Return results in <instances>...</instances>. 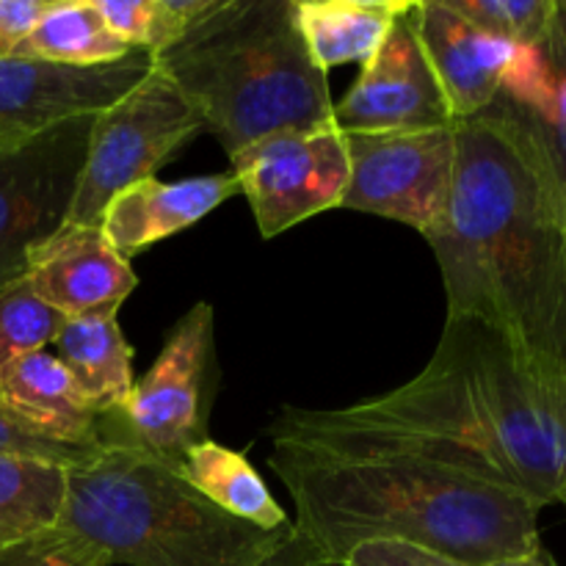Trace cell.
Here are the masks:
<instances>
[{"instance_id":"8992f818","label":"cell","mask_w":566,"mask_h":566,"mask_svg":"<svg viewBox=\"0 0 566 566\" xmlns=\"http://www.w3.org/2000/svg\"><path fill=\"white\" fill-rule=\"evenodd\" d=\"M219 392L216 310L197 302L166 332L153 368L119 409L99 415V446H127L177 468L188 448L210 440Z\"/></svg>"},{"instance_id":"44dd1931","label":"cell","mask_w":566,"mask_h":566,"mask_svg":"<svg viewBox=\"0 0 566 566\" xmlns=\"http://www.w3.org/2000/svg\"><path fill=\"white\" fill-rule=\"evenodd\" d=\"M66 470L36 459L0 457V553L59 525Z\"/></svg>"},{"instance_id":"4dcf8cb0","label":"cell","mask_w":566,"mask_h":566,"mask_svg":"<svg viewBox=\"0 0 566 566\" xmlns=\"http://www.w3.org/2000/svg\"><path fill=\"white\" fill-rule=\"evenodd\" d=\"M553 31L558 33V39L566 44V0H558L556 14H553Z\"/></svg>"},{"instance_id":"9c48e42d","label":"cell","mask_w":566,"mask_h":566,"mask_svg":"<svg viewBox=\"0 0 566 566\" xmlns=\"http://www.w3.org/2000/svg\"><path fill=\"white\" fill-rule=\"evenodd\" d=\"M348 186L340 208L398 221L423 238L442 227L451 202L457 130L343 133Z\"/></svg>"},{"instance_id":"7402d4cb","label":"cell","mask_w":566,"mask_h":566,"mask_svg":"<svg viewBox=\"0 0 566 566\" xmlns=\"http://www.w3.org/2000/svg\"><path fill=\"white\" fill-rule=\"evenodd\" d=\"M64 315L42 302L25 280L0 291V370L31 352L53 346Z\"/></svg>"},{"instance_id":"484cf974","label":"cell","mask_w":566,"mask_h":566,"mask_svg":"<svg viewBox=\"0 0 566 566\" xmlns=\"http://www.w3.org/2000/svg\"><path fill=\"white\" fill-rule=\"evenodd\" d=\"M97 451H83V448L59 446V442L42 440L33 437L11 418L0 403V457H17V459H36V462L59 464V468L70 470L77 468L81 462L92 459Z\"/></svg>"},{"instance_id":"277c9868","label":"cell","mask_w":566,"mask_h":566,"mask_svg":"<svg viewBox=\"0 0 566 566\" xmlns=\"http://www.w3.org/2000/svg\"><path fill=\"white\" fill-rule=\"evenodd\" d=\"M224 153L260 138L335 125L329 77L313 64L293 0H219L155 55Z\"/></svg>"},{"instance_id":"7a4b0ae2","label":"cell","mask_w":566,"mask_h":566,"mask_svg":"<svg viewBox=\"0 0 566 566\" xmlns=\"http://www.w3.org/2000/svg\"><path fill=\"white\" fill-rule=\"evenodd\" d=\"M453 130L451 202L426 238L448 315L484 321L566 374V193L545 142L509 97Z\"/></svg>"},{"instance_id":"4316f807","label":"cell","mask_w":566,"mask_h":566,"mask_svg":"<svg viewBox=\"0 0 566 566\" xmlns=\"http://www.w3.org/2000/svg\"><path fill=\"white\" fill-rule=\"evenodd\" d=\"M340 566H468L442 553L426 547L403 545V542H365L354 547Z\"/></svg>"},{"instance_id":"5b68a950","label":"cell","mask_w":566,"mask_h":566,"mask_svg":"<svg viewBox=\"0 0 566 566\" xmlns=\"http://www.w3.org/2000/svg\"><path fill=\"white\" fill-rule=\"evenodd\" d=\"M59 528L114 566H260L293 534L221 512L171 464L127 446L66 470Z\"/></svg>"},{"instance_id":"603a6c76","label":"cell","mask_w":566,"mask_h":566,"mask_svg":"<svg viewBox=\"0 0 566 566\" xmlns=\"http://www.w3.org/2000/svg\"><path fill=\"white\" fill-rule=\"evenodd\" d=\"M558 0H448L457 14L490 36L539 48L551 31Z\"/></svg>"},{"instance_id":"5bb4252c","label":"cell","mask_w":566,"mask_h":566,"mask_svg":"<svg viewBox=\"0 0 566 566\" xmlns=\"http://www.w3.org/2000/svg\"><path fill=\"white\" fill-rule=\"evenodd\" d=\"M25 282L48 307L64 318L116 315L138 280L99 227L70 224L28 258Z\"/></svg>"},{"instance_id":"7c38bea8","label":"cell","mask_w":566,"mask_h":566,"mask_svg":"<svg viewBox=\"0 0 566 566\" xmlns=\"http://www.w3.org/2000/svg\"><path fill=\"white\" fill-rule=\"evenodd\" d=\"M155 59L133 50L105 66H64L22 55L0 59V149L20 147L75 116H94L153 72Z\"/></svg>"},{"instance_id":"83f0119b","label":"cell","mask_w":566,"mask_h":566,"mask_svg":"<svg viewBox=\"0 0 566 566\" xmlns=\"http://www.w3.org/2000/svg\"><path fill=\"white\" fill-rule=\"evenodd\" d=\"M50 9V0H0V59L14 55Z\"/></svg>"},{"instance_id":"d6986e66","label":"cell","mask_w":566,"mask_h":566,"mask_svg":"<svg viewBox=\"0 0 566 566\" xmlns=\"http://www.w3.org/2000/svg\"><path fill=\"white\" fill-rule=\"evenodd\" d=\"M175 470L199 495L243 523L265 531H282L293 525V520H287L285 509L274 501L265 481L243 453L205 440L188 448Z\"/></svg>"},{"instance_id":"3957f363","label":"cell","mask_w":566,"mask_h":566,"mask_svg":"<svg viewBox=\"0 0 566 566\" xmlns=\"http://www.w3.org/2000/svg\"><path fill=\"white\" fill-rule=\"evenodd\" d=\"M271 470L287 486L302 531L332 566L365 542H403L468 566L542 545V506L509 486L412 457H332L280 446Z\"/></svg>"},{"instance_id":"e0dca14e","label":"cell","mask_w":566,"mask_h":566,"mask_svg":"<svg viewBox=\"0 0 566 566\" xmlns=\"http://www.w3.org/2000/svg\"><path fill=\"white\" fill-rule=\"evenodd\" d=\"M53 354L70 370L77 392L94 415L119 409L133 392V348L116 315L66 318L53 340Z\"/></svg>"},{"instance_id":"4fadbf2b","label":"cell","mask_w":566,"mask_h":566,"mask_svg":"<svg viewBox=\"0 0 566 566\" xmlns=\"http://www.w3.org/2000/svg\"><path fill=\"white\" fill-rule=\"evenodd\" d=\"M412 6L409 0L346 97L335 103L332 119L340 133H418L457 125L420 42Z\"/></svg>"},{"instance_id":"30bf717a","label":"cell","mask_w":566,"mask_h":566,"mask_svg":"<svg viewBox=\"0 0 566 566\" xmlns=\"http://www.w3.org/2000/svg\"><path fill=\"white\" fill-rule=\"evenodd\" d=\"M94 116L0 149V291L25 280L28 258L70 219Z\"/></svg>"},{"instance_id":"2e32d148","label":"cell","mask_w":566,"mask_h":566,"mask_svg":"<svg viewBox=\"0 0 566 566\" xmlns=\"http://www.w3.org/2000/svg\"><path fill=\"white\" fill-rule=\"evenodd\" d=\"M0 403L33 437L99 451V415L86 407L70 370L50 348L31 352L0 370Z\"/></svg>"},{"instance_id":"f546056e","label":"cell","mask_w":566,"mask_h":566,"mask_svg":"<svg viewBox=\"0 0 566 566\" xmlns=\"http://www.w3.org/2000/svg\"><path fill=\"white\" fill-rule=\"evenodd\" d=\"M486 566H558L556 558L551 556L545 545L534 547L531 553H523V556H512V558H503V562L495 564H486Z\"/></svg>"},{"instance_id":"d4e9b609","label":"cell","mask_w":566,"mask_h":566,"mask_svg":"<svg viewBox=\"0 0 566 566\" xmlns=\"http://www.w3.org/2000/svg\"><path fill=\"white\" fill-rule=\"evenodd\" d=\"M542 50L547 55V64H551L553 75V103L547 108L545 116H534L536 130H539L542 142H545L547 155H551L553 166L558 171V180H562L564 193H566V44L558 39V33L547 31L545 42H542ZM523 108V105H520Z\"/></svg>"},{"instance_id":"1f68e13d","label":"cell","mask_w":566,"mask_h":566,"mask_svg":"<svg viewBox=\"0 0 566 566\" xmlns=\"http://www.w3.org/2000/svg\"><path fill=\"white\" fill-rule=\"evenodd\" d=\"M562 503L566 506V490H564V495H562Z\"/></svg>"},{"instance_id":"ffe728a7","label":"cell","mask_w":566,"mask_h":566,"mask_svg":"<svg viewBox=\"0 0 566 566\" xmlns=\"http://www.w3.org/2000/svg\"><path fill=\"white\" fill-rule=\"evenodd\" d=\"M130 53L133 48L99 20L94 0H50V9L14 55L64 66H105Z\"/></svg>"},{"instance_id":"6da1fadb","label":"cell","mask_w":566,"mask_h":566,"mask_svg":"<svg viewBox=\"0 0 566 566\" xmlns=\"http://www.w3.org/2000/svg\"><path fill=\"white\" fill-rule=\"evenodd\" d=\"M269 434L332 457H412L545 509L566 490V374L484 321L448 315L434 354L407 385L354 407H282Z\"/></svg>"},{"instance_id":"52a82bcc","label":"cell","mask_w":566,"mask_h":566,"mask_svg":"<svg viewBox=\"0 0 566 566\" xmlns=\"http://www.w3.org/2000/svg\"><path fill=\"white\" fill-rule=\"evenodd\" d=\"M205 130L202 116L160 70L94 114L70 224L99 227L116 193L149 180L177 149Z\"/></svg>"},{"instance_id":"ba28073f","label":"cell","mask_w":566,"mask_h":566,"mask_svg":"<svg viewBox=\"0 0 566 566\" xmlns=\"http://www.w3.org/2000/svg\"><path fill=\"white\" fill-rule=\"evenodd\" d=\"M415 25L453 119H470L509 97L528 114L545 116L553 75L545 50L490 36L470 25L448 0H415Z\"/></svg>"},{"instance_id":"cb8c5ba5","label":"cell","mask_w":566,"mask_h":566,"mask_svg":"<svg viewBox=\"0 0 566 566\" xmlns=\"http://www.w3.org/2000/svg\"><path fill=\"white\" fill-rule=\"evenodd\" d=\"M0 566H114L97 547L64 528H50L0 553Z\"/></svg>"},{"instance_id":"9a60e30c","label":"cell","mask_w":566,"mask_h":566,"mask_svg":"<svg viewBox=\"0 0 566 566\" xmlns=\"http://www.w3.org/2000/svg\"><path fill=\"white\" fill-rule=\"evenodd\" d=\"M238 191L241 186L232 169L224 175L186 177L180 182L149 177L111 199L99 219V230L122 258L133 260L164 238L202 221Z\"/></svg>"},{"instance_id":"ac0fdd59","label":"cell","mask_w":566,"mask_h":566,"mask_svg":"<svg viewBox=\"0 0 566 566\" xmlns=\"http://www.w3.org/2000/svg\"><path fill=\"white\" fill-rule=\"evenodd\" d=\"M409 0H293V17L321 72L365 61L379 50Z\"/></svg>"},{"instance_id":"f1b7e54d","label":"cell","mask_w":566,"mask_h":566,"mask_svg":"<svg viewBox=\"0 0 566 566\" xmlns=\"http://www.w3.org/2000/svg\"><path fill=\"white\" fill-rule=\"evenodd\" d=\"M260 566H332L329 558L293 525V534L287 536L285 545L276 547Z\"/></svg>"},{"instance_id":"8fae6325","label":"cell","mask_w":566,"mask_h":566,"mask_svg":"<svg viewBox=\"0 0 566 566\" xmlns=\"http://www.w3.org/2000/svg\"><path fill=\"white\" fill-rule=\"evenodd\" d=\"M230 166L263 238L340 208L348 186L346 136L335 125L260 138Z\"/></svg>"}]
</instances>
